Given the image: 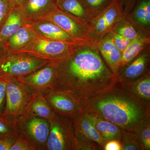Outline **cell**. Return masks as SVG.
<instances>
[{"label":"cell","mask_w":150,"mask_h":150,"mask_svg":"<svg viewBox=\"0 0 150 150\" xmlns=\"http://www.w3.org/2000/svg\"><path fill=\"white\" fill-rule=\"evenodd\" d=\"M54 63L57 77L54 88L69 93L81 104L108 91L117 82L96 44L79 45L69 56Z\"/></svg>","instance_id":"cell-1"},{"label":"cell","mask_w":150,"mask_h":150,"mask_svg":"<svg viewBox=\"0 0 150 150\" xmlns=\"http://www.w3.org/2000/svg\"><path fill=\"white\" fill-rule=\"evenodd\" d=\"M81 105L121 129L133 132L142 119L150 115V102L140 99L118 82L109 90Z\"/></svg>","instance_id":"cell-2"},{"label":"cell","mask_w":150,"mask_h":150,"mask_svg":"<svg viewBox=\"0 0 150 150\" xmlns=\"http://www.w3.org/2000/svg\"><path fill=\"white\" fill-rule=\"evenodd\" d=\"M5 115L15 118L27 112L37 90L19 82L15 77H7Z\"/></svg>","instance_id":"cell-3"},{"label":"cell","mask_w":150,"mask_h":150,"mask_svg":"<svg viewBox=\"0 0 150 150\" xmlns=\"http://www.w3.org/2000/svg\"><path fill=\"white\" fill-rule=\"evenodd\" d=\"M19 134L28 142L34 150H46L50 132L48 120L26 112L16 118Z\"/></svg>","instance_id":"cell-4"},{"label":"cell","mask_w":150,"mask_h":150,"mask_svg":"<svg viewBox=\"0 0 150 150\" xmlns=\"http://www.w3.org/2000/svg\"><path fill=\"white\" fill-rule=\"evenodd\" d=\"M79 44L37 38L15 53H25L55 63L69 56Z\"/></svg>","instance_id":"cell-5"},{"label":"cell","mask_w":150,"mask_h":150,"mask_svg":"<svg viewBox=\"0 0 150 150\" xmlns=\"http://www.w3.org/2000/svg\"><path fill=\"white\" fill-rule=\"evenodd\" d=\"M48 121L50 132L46 150H76L74 131L71 118L56 113Z\"/></svg>","instance_id":"cell-6"},{"label":"cell","mask_w":150,"mask_h":150,"mask_svg":"<svg viewBox=\"0 0 150 150\" xmlns=\"http://www.w3.org/2000/svg\"><path fill=\"white\" fill-rule=\"evenodd\" d=\"M51 62L27 53L5 54L0 74L13 77L25 76L43 68Z\"/></svg>","instance_id":"cell-7"},{"label":"cell","mask_w":150,"mask_h":150,"mask_svg":"<svg viewBox=\"0 0 150 150\" xmlns=\"http://www.w3.org/2000/svg\"><path fill=\"white\" fill-rule=\"evenodd\" d=\"M124 18L121 0H112L110 5L93 18L89 23L90 39L93 43L97 44L103 37L112 31L118 22Z\"/></svg>","instance_id":"cell-8"},{"label":"cell","mask_w":150,"mask_h":150,"mask_svg":"<svg viewBox=\"0 0 150 150\" xmlns=\"http://www.w3.org/2000/svg\"><path fill=\"white\" fill-rule=\"evenodd\" d=\"M46 19L75 38L94 43L90 39L91 27L89 23L68 14L57 7Z\"/></svg>","instance_id":"cell-9"},{"label":"cell","mask_w":150,"mask_h":150,"mask_svg":"<svg viewBox=\"0 0 150 150\" xmlns=\"http://www.w3.org/2000/svg\"><path fill=\"white\" fill-rule=\"evenodd\" d=\"M40 91L56 114L73 118L83 108L77 99L64 91L52 88Z\"/></svg>","instance_id":"cell-10"},{"label":"cell","mask_w":150,"mask_h":150,"mask_svg":"<svg viewBox=\"0 0 150 150\" xmlns=\"http://www.w3.org/2000/svg\"><path fill=\"white\" fill-rule=\"evenodd\" d=\"M27 24L38 38L79 45L93 43L75 38L46 19L30 22Z\"/></svg>","instance_id":"cell-11"},{"label":"cell","mask_w":150,"mask_h":150,"mask_svg":"<svg viewBox=\"0 0 150 150\" xmlns=\"http://www.w3.org/2000/svg\"><path fill=\"white\" fill-rule=\"evenodd\" d=\"M150 45L145 48L134 60L118 68L117 82L126 83L139 79L150 71Z\"/></svg>","instance_id":"cell-12"},{"label":"cell","mask_w":150,"mask_h":150,"mask_svg":"<svg viewBox=\"0 0 150 150\" xmlns=\"http://www.w3.org/2000/svg\"><path fill=\"white\" fill-rule=\"evenodd\" d=\"M57 77L55 63L51 62L45 67L25 76L15 77L20 82L41 91L54 88Z\"/></svg>","instance_id":"cell-13"},{"label":"cell","mask_w":150,"mask_h":150,"mask_svg":"<svg viewBox=\"0 0 150 150\" xmlns=\"http://www.w3.org/2000/svg\"><path fill=\"white\" fill-rule=\"evenodd\" d=\"M56 7V0H27L20 8L28 23L46 19Z\"/></svg>","instance_id":"cell-14"},{"label":"cell","mask_w":150,"mask_h":150,"mask_svg":"<svg viewBox=\"0 0 150 150\" xmlns=\"http://www.w3.org/2000/svg\"><path fill=\"white\" fill-rule=\"evenodd\" d=\"M83 109L95 128L106 142L112 140L120 142L122 129L120 127L93 111L83 107Z\"/></svg>","instance_id":"cell-15"},{"label":"cell","mask_w":150,"mask_h":150,"mask_svg":"<svg viewBox=\"0 0 150 150\" xmlns=\"http://www.w3.org/2000/svg\"><path fill=\"white\" fill-rule=\"evenodd\" d=\"M97 45L106 64L117 77L122 53L115 46L109 33L103 37Z\"/></svg>","instance_id":"cell-16"},{"label":"cell","mask_w":150,"mask_h":150,"mask_svg":"<svg viewBox=\"0 0 150 150\" xmlns=\"http://www.w3.org/2000/svg\"><path fill=\"white\" fill-rule=\"evenodd\" d=\"M125 18L138 30L150 36V0H140Z\"/></svg>","instance_id":"cell-17"},{"label":"cell","mask_w":150,"mask_h":150,"mask_svg":"<svg viewBox=\"0 0 150 150\" xmlns=\"http://www.w3.org/2000/svg\"><path fill=\"white\" fill-rule=\"evenodd\" d=\"M37 37L28 25L22 26L6 41L0 43L5 54L14 53L27 46Z\"/></svg>","instance_id":"cell-18"},{"label":"cell","mask_w":150,"mask_h":150,"mask_svg":"<svg viewBox=\"0 0 150 150\" xmlns=\"http://www.w3.org/2000/svg\"><path fill=\"white\" fill-rule=\"evenodd\" d=\"M150 43V36L138 30V34L131 40L122 53L120 66L127 64L134 60Z\"/></svg>","instance_id":"cell-19"},{"label":"cell","mask_w":150,"mask_h":150,"mask_svg":"<svg viewBox=\"0 0 150 150\" xmlns=\"http://www.w3.org/2000/svg\"><path fill=\"white\" fill-rule=\"evenodd\" d=\"M71 119L72 121L74 129L81 131L86 137L97 142L104 148L107 142L98 132L91 121L87 117L83 108L77 115Z\"/></svg>","instance_id":"cell-20"},{"label":"cell","mask_w":150,"mask_h":150,"mask_svg":"<svg viewBox=\"0 0 150 150\" xmlns=\"http://www.w3.org/2000/svg\"><path fill=\"white\" fill-rule=\"evenodd\" d=\"M27 24L20 8L13 7L0 30V43L8 39L20 28Z\"/></svg>","instance_id":"cell-21"},{"label":"cell","mask_w":150,"mask_h":150,"mask_svg":"<svg viewBox=\"0 0 150 150\" xmlns=\"http://www.w3.org/2000/svg\"><path fill=\"white\" fill-rule=\"evenodd\" d=\"M57 7L66 13L89 24L93 18L82 0H56Z\"/></svg>","instance_id":"cell-22"},{"label":"cell","mask_w":150,"mask_h":150,"mask_svg":"<svg viewBox=\"0 0 150 150\" xmlns=\"http://www.w3.org/2000/svg\"><path fill=\"white\" fill-rule=\"evenodd\" d=\"M26 112L48 121L53 118L56 114L43 94L38 91H37L30 104Z\"/></svg>","instance_id":"cell-23"},{"label":"cell","mask_w":150,"mask_h":150,"mask_svg":"<svg viewBox=\"0 0 150 150\" xmlns=\"http://www.w3.org/2000/svg\"><path fill=\"white\" fill-rule=\"evenodd\" d=\"M120 83L127 90L140 99L150 102V71L135 80Z\"/></svg>","instance_id":"cell-24"},{"label":"cell","mask_w":150,"mask_h":150,"mask_svg":"<svg viewBox=\"0 0 150 150\" xmlns=\"http://www.w3.org/2000/svg\"><path fill=\"white\" fill-rule=\"evenodd\" d=\"M141 144L142 150H150V115L140 121L134 130Z\"/></svg>","instance_id":"cell-25"},{"label":"cell","mask_w":150,"mask_h":150,"mask_svg":"<svg viewBox=\"0 0 150 150\" xmlns=\"http://www.w3.org/2000/svg\"><path fill=\"white\" fill-rule=\"evenodd\" d=\"M19 135L16 118L6 115L0 116V138L17 137Z\"/></svg>","instance_id":"cell-26"},{"label":"cell","mask_w":150,"mask_h":150,"mask_svg":"<svg viewBox=\"0 0 150 150\" xmlns=\"http://www.w3.org/2000/svg\"><path fill=\"white\" fill-rule=\"evenodd\" d=\"M76 150H103L97 142L86 137L81 131L74 129Z\"/></svg>","instance_id":"cell-27"},{"label":"cell","mask_w":150,"mask_h":150,"mask_svg":"<svg viewBox=\"0 0 150 150\" xmlns=\"http://www.w3.org/2000/svg\"><path fill=\"white\" fill-rule=\"evenodd\" d=\"M112 31L131 40L137 36L138 32L137 28L126 18L118 22Z\"/></svg>","instance_id":"cell-28"},{"label":"cell","mask_w":150,"mask_h":150,"mask_svg":"<svg viewBox=\"0 0 150 150\" xmlns=\"http://www.w3.org/2000/svg\"><path fill=\"white\" fill-rule=\"evenodd\" d=\"M120 142L122 150H142L137 134L133 131L122 129Z\"/></svg>","instance_id":"cell-29"},{"label":"cell","mask_w":150,"mask_h":150,"mask_svg":"<svg viewBox=\"0 0 150 150\" xmlns=\"http://www.w3.org/2000/svg\"><path fill=\"white\" fill-rule=\"evenodd\" d=\"M86 8L93 18L103 11L112 0H82Z\"/></svg>","instance_id":"cell-30"},{"label":"cell","mask_w":150,"mask_h":150,"mask_svg":"<svg viewBox=\"0 0 150 150\" xmlns=\"http://www.w3.org/2000/svg\"><path fill=\"white\" fill-rule=\"evenodd\" d=\"M12 8L11 0H0V30Z\"/></svg>","instance_id":"cell-31"},{"label":"cell","mask_w":150,"mask_h":150,"mask_svg":"<svg viewBox=\"0 0 150 150\" xmlns=\"http://www.w3.org/2000/svg\"><path fill=\"white\" fill-rule=\"evenodd\" d=\"M109 35L112 38L113 43L121 53L126 49L127 46L131 42V40L122 36L120 34L111 31L109 32Z\"/></svg>","instance_id":"cell-32"},{"label":"cell","mask_w":150,"mask_h":150,"mask_svg":"<svg viewBox=\"0 0 150 150\" xmlns=\"http://www.w3.org/2000/svg\"><path fill=\"white\" fill-rule=\"evenodd\" d=\"M6 78L0 74V116H4L6 104Z\"/></svg>","instance_id":"cell-33"},{"label":"cell","mask_w":150,"mask_h":150,"mask_svg":"<svg viewBox=\"0 0 150 150\" xmlns=\"http://www.w3.org/2000/svg\"><path fill=\"white\" fill-rule=\"evenodd\" d=\"M10 150H34L24 137L19 134Z\"/></svg>","instance_id":"cell-34"},{"label":"cell","mask_w":150,"mask_h":150,"mask_svg":"<svg viewBox=\"0 0 150 150\" xmlns=\"http://www.w3.org/2000/svg\"><path fill=\"white\" fill-rule=\"evenodd\" d=\"M140 0H121L125 17L129 15L134 7Z\"/></svg>","instance_id":"cell-35"},{"label":"cell","mask_w":150,"mask_h":150,"mask_svg":"<svg viewBox=\"0 0 150 150\" xmlns=\"http://www.w3.org/2000/svg\"><path fill=\"white\" fill-rule=\"evenodd\" d=\"M17 137L0 138V150H10Z\"/></svg>","instance_id":"cell-36"},{"label":"cell","mask_w":150,"mask_h":150,"mask_svg":"<svg viewBox=\"0 0 150 150\" xmlns=\"http://www.w3.org/2000/svg\"><path fill=\"white\" fill-rule=\"evenodd\" d=\"M103 150H122L121 142L116 140L108 141L105 145Z\"/></svg>","instance_id":"cell-37"},{"label":"cell","mask_w":150,"mask_h":150,"mask_svg":"<svg viewBox=\"0 0 150 150\" xmlns=\"http://www.w3.org/2000/svg\"><path fill=\"white\" fill-rule=\"evenodd\" d=\"M27 0H11L13 7L21 8Z\"/></svg>","instance_id":"cell-38"},{"label":"cell","mask_w":150,"mask_h":150,"mask_svg":"<svg viewBox=\"0 0 150 150\" xmlns=\"http://www.w3.org/2000/svg\"><path fill=\"white\" fill-rule=\"evenodd\" d=\"M5 54V53L3 50L2 47L0 45V72H1V66L3 61H4Z\"/></svg>","instance_id":"cell-39"}]
</instances>
